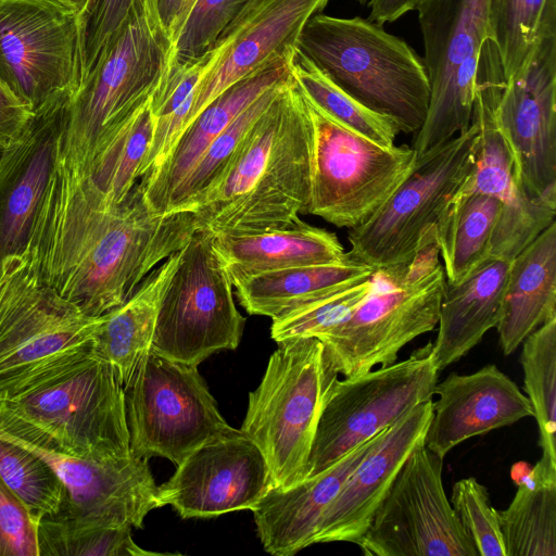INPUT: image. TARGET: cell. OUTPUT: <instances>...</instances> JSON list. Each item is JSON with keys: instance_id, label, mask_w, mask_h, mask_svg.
<instances>
[{"instance_id": "cell-1", "label": "cell", "mask_w": 556, "mask_h": 556, "mask_svg": "<svg viewBox=\"0 0 556 556\" xmlns=\"http://www.w3.org/2000/svg\"><path fill=\"white\" fill-rule=\"evenodd\" d=\"M197 231L193 213H160L138 181L109 203L91 176L54 164L23 250L43 283L90 317L125 302Z\"/></svg>"}, {"instance_id": "cell-2", "label": "cell", "mask_w": 556, "mask_h": 556, "mask_svg": "<svg viewBox=\"0 0 556 556\" xmlns=\"http://www.w3.org/2000/svg\"><path fill=\"white\" fill-rule=\"evenodd\" d=\"M313 125L291 78L216 177L182 211L197 230L241 235L287 228L307 214Z\"/></svg>"}, {"instance_id": "cell-3", "label": "cell", "mask_w": 556, "mask_h": 556, "mask_svg": "<svg viewBox=\"0 0 556 556\" xmlns=\"http://www.w3.org/2000/svg\"><path fill=\"white\" fill-rule=\"evenodd\" d=\"M296 49L330 80L405 134L425 123L431 84L424 59L402 38L361 16L313 15Z\"/></svg>"}, {"instance_id": "cell-4", "label": "cell", "mask_w": 556, "mask_h": 556, "mask_svg": "<svg viewBox=\"0 0 556 556\" xmlns=\"http://www.w3.org/2000/svg\"><path fill=\"white\" fill-rule=\"evenodd\" d=\"M173 42L156 20L129 22L64 110L59 156L79 173L96 167L168 72Z\"/></svg>"}, {"instance_id": "cell-5", "label": "cell", "mask_w": 556, "mask_h": 556, "mask_svg": "<svg viewBox=\"0 0 556 556\" xmlns=\"http://www.w3.org/2000/svg\"><path fill=\"white\" fill-rule=\"evenodd\" d=\"M338 377L329 352L313 337L280 341L270 355L249 394L241 431L265 456L275 488L287 490L306 478L318 419Z\"/></svg>"}, {"instance_id": "cell-6", "label": "cell", "mask_w": 556, "mask_h": 556, "mask_svg": "<svg viewBox=\"0 0 556 556\" xmlns=\"http://www.w3.org/2000/svg\"><path fill=\"white\" fill-rule=\"evenodd\" d=\"M479 132L473 123L451 140L416 155L395 191L364 224L351 228V258L384 276H407L433 228L473 169Z\"/></svg>"}, {"instance_id": "cell-7", "label": "cell", "mask_w": 556, "mask_h": 556, "mask_svg": "<svg viewBox=\"0 0 556 556\" xmlns=\"http://www.w3.org/2000/svg\"><path fill=\"white\" fill-rule=\"evenodd\" d=\"M47 287L25 250L0 261V399L88 353L100 324Z\"/></svg>"}, {"instance_id": "cell-8", "label": "cell", "mask_w": 556, "mask_h": 556, "mask_svg": "<svg viewBox=\"0 0 556 556\" xmlns=\"http://www.w3.org/2000/svg\"><path fill=\"white\" fill-rule=\"evenodd\" d=\"M1 401L70 455L109 460L131 454L124 387L91 349Z\"/></svg>"}, {"instance_id": "cell-9", "label": "cell", "mask_w": 556, "mask_h": 556, "mask_svg": "<svg viewBox=\"0 0 556 556\" xmlns=\"http://www.w3.org/2000/svg\"><path fill=\"white\" fill-rule=\"evenodd\" d=\"M305 101L313 125L307 214L337 227H357L367 222L407 177L416 153L407 144L380 146Z\"/></svg>"}, {"instance_id": "cell-10", "label": "cell", "mask_w": 556, "mask_h": 556, "mask_svg": "<svg viewBox=\"0 0 556 556\" xmlns=\"http://www.w3.org/2000/svg\"><path fill=\"white\" fill-rule=\"evenodd\" d=\"M229 273L214 249V235L197 230L160 302L151 350L198 366L213 353L235 350L245 318L233 301Z\"/></svg>"}, {"instance_id": "cell-11", "label": "cell", "mask_w": 556, "mask_h": 556, "mask_svg": "<svg viewBox=\"0 0 556 556\" xmlns=\"http://www.w3.org/2000/svg\"><path fill=\"white\" fill-rule=\"evenodd\" d=\"M130 451L178 466L205 441L232 432L198 366L150 351L124 387Z\"/></svg>"}, {"instance_id": "cell-12", "label": "cell", "mask_w": 556, "mask_h": 556, "mask_svg": "<svg viewBox=\"0 0 556 556\" xmlns=\"http://www.w3.org/2000/svg\"><path fill=\"white\" fill-rule=\"evenodd\" d=\"M0 80L33 112L81 86L78 9L67 0H0Z\"/></svg>"}, {"instance_id": "cell-13", "label": "cell", "mask_w": 556, "mask_h": 556, "mask_svg": "<svg viewBox=\"0 0 556 556\" xmlns=\"http://www.w3.org/2000/svg\"><path fill=\"white\" fill-rule=\"evenodd\" d=\"M431 351L429 342L404 361L334 381L318 419L306 478L326 470L413 407L432 400L439 370Z\"/></svg>"}, {"instance_id": "cell-14", "label": "cell", "mask_w": 556, "mask_h": 556, "mask_svg": "<svg viewBox=\"0 0 556 556\" xmlns=\"http://www.w3.org/2000/svg\"><path fill=\"white\" fill-rule=\"evenodd\" d=\"M490 0H419L418 13L431 96L412 149L416 155L466 131L471 122L480 50L489 39Z\"/></svg>"}, {"instance_id": "cell-15", "label": "cell", "mask_w": 556, "mask_h": 556, "mask_svg": "<svg viewBox=\"0 0 556 556\" xmlns=\"http://www.w3.org/2000/svg\"><path fill=\"white\" fill-rule=\"evenodd\" d=\"M445 285L440 264L419 276L383 286L376 276L371 291L316 339L345 377L388 366L408 342L438 325Z\"/></svg>"}, {"instance_id": "cell-16", "label": "cell", "mask_w": 556, "mask_h": 556, "mask_svg": "<svg viewBox=\"0 0 556 556\" xmlns=\"http://www.w3.org/2000/svg\"><path fill=\"white\" fill-rule=\"evenodd\" d=\"M443 457L425 444L407 457L356 543L368 556H479L442 482Z\"/></svg>"}, {"instance_id": "cell-17", "label": "cell", "mask_w": 556, "mask_h": 556, "mask_svg": "<svg viewBox=\"0 0 556 556\" xmlns=\"http://www.w3.org/2000/svg\"><path fill=\"white\" fill-rule=\"evenodd\" d=\"M0 435L29 450L55 472L65 489L59 511L104 525L142 528L146 516L162 507L147 458L132 452L109 460L65 453L47 434L13 414L0 400Z\"/></svg>"}, {"instance_id": "cell-18", "label": "cell", "mask_w": 556, "mask_h": 556, "mask_svg": "<svg viewBox=\"0 0 556 556\" xmlns=\"http://www.w3.org/2000/svg\"><path fill=\"white\" fill-rule=\"evenodd\" d=\"M505 81L497 50L488 39L479 54L470 122L479 132L476 162L460 191L483 193L500 201L502 211L490 256L511 261L555 222L556 202L529 198L518 188L513 155L495 118Z\"/></svg>"}, {"instance_id": "cell-19", "label": "cell", "mask_w": 556, "mask_h": 556, "mask_svg": "<svg viewBox=\"0 0 556 556\" xmlns=\"http://www.w3.org/2000/svg\"><path fill=\"white\" fill-rule=\"evenodd\" d=\"M495 118L518 188L529 198L556 202V33L543 36L506 79Z\"/></svg>"}, {"instance_id": "cell-20", "label": "cell", "mask_w": 556, "mask_h": 556, "mask_svg": "<svg viewBox=\"0 0 556 556\" xmlns=\"http://www.w3.org/2000/svg\"><path fill=\"white\" fill-rule=\"evenodd\" d=\"M274 486L265 456L241 429L193 450L159 486L161 506L181 518H210L252 510Z\"/></svg>"}, {"instance_id": "cell-21", "label": "cell", "mask_w": 556, "mask_h": 556, "mask_svg": "<svg viewBox=\"0 0 556 556\" xmlns=\"http://www.w3.org/2000/svg\"><path fill=\"white\" fill-rule=\"evenodd\" d=\"M328 2L262 0L228 28L208 52V67L195 88L187 126L229 86L288 55L306 22Z\"/></svg>"}, {"instance_id": "cell-22", "label": "cell", "mask_w": 556, "mask_h": 556, "mask_svg": "<svg viewBox=\"0 0 556 556\" xmlns=\"http://www.w3.org/2000/svg\"><path fill=\"white\" fill-rule=\"evenodd\" d=\"M431 415L428 400L379 434L323 515L314 544L358 542L401 467L424 444Z\"/></svg>"}, {"instance_id": "cell-23", "label": "cell", "mask_w": 556, "mask_h": 556, "mask_svg": "<svg viewBox=\"0 0 556 556\" xmlns=\"http://www.w3.org/2000/svg\"><path fill=\"white\" fill-rule=\"evenodd\" d=\"M434 394L424 444L443 458L467 439L533 417L526 394L495 365L452 372L437 382Z\"/></svg>"}, {"instance_id": "cell-24", "label": "cell", "mask_w": 556, "mask_h": 556, "mask_svg": "<svg viewBox=\"0 0 556 556\" xmlns=\"http://www.w3.org/2000/svg\"><path fill=\"white\" fill-rule=\"evenodd\" d=\"M68 101L34 112L0 156V261L23 251L35 211L54 164Z\"/></svg>"}, {"instance_id": "cell-25", "label": "cell", "mask_w": 556, "mask_h": 556, "mask_svg": "<svg viewBox=\"0 0 556 556\" xmlns=\"http://www.w3.org/2000/svg\"><path fill=\"white\" fill-rule=\"evenodd\" d=\"M291 52L218 94L184 129L159 168L147 179L139 180L155 211L170 213L179 191L212 141L266 90L291 77Z\"/></svg>"}, {"instance_id": "cell-26", "label": "cell", "mask_w": 556, "mask_h": 556, "mask_svg": "<svg viewBox=\"0 0 556 556\" xmlns=\"http://www.w3.org/2000/svg\"><path fill=\"white\" fill-rule=\"evenodd\" d=\"M381 432L353 448L326 470L287 490L273 486L268 491L251 510L257 535L267 553L292 556L314 544L326 509Z\"/></svg>"}, {"instance_id": "cell-27", "label": "cell", "mask_w": 556, "mask_h": 556, "mask_svg": "<svg viewBox=\"0 0 556 556\" xmlns=\"http://www.w3.org/2000/svg\"><path fill=\"white\" fill-rule=\"evenodd\" d=\"M510 261L489 256L455 285H445L432 357L438 370L458 361L498 321Z\"/></svg>"}, {"instance_id": "cell-28", "label": "cell", "mask_w": 556, "mask_h": 556, "mask_svg": "<svg viewBox=\"0 0 556 556\" xmlns=\"http://www.w3.org/2000/svg\"><path fill=\"white\" fill-rule=\"evenodd\" d=\"M556 317V222L539 233L509 265L495 326L505 355Z\"/></svg>"}, {"instance_id": "cell-29", "label": "cell", "mask_w": 556, "mask_h": 556, "mask_svg": "<svg viewBox=\"0 0 556 556\" xmlns=\"http://www.w3.org/2000/svg\"><path fill=\"white\" fill-rule=\"evenodd\" d=\"M214 249L230 279L296 266L336 263L346 257L336 233L301 219L281 229L214 235Z\"/></svg>"}, {"instance_id": "cell-30", "label": "cell", "mask_w": 556, "mask_h": 556, "mask_svg": "<svg viewBox=\"0 0 556 556\" xmlns=\"http://www.w3.org/2000/svg\"><path fill=\"white\" fill-rule=\"evenodd\" d=\"M180 250L155 267L121 305L101 316L91 352L108 362L125 387L151 351L161 299Z\"/></svg>"}, {"instance_id": "cell-31", "label": "cell", "mask_w": 556, "mask_h": 556, "mask_svg": "<svg viewBox=\"0 0 556 556\" xmlns=\"http://www.w3.org/2000/svg\"><path fill=\"white\" fill-rule=\"evenodd\" d=\"M375 273L346 252L340 262L236 277L231 282L235 295L249 314L274 320Z\"/></svg>"}, {"instance_id": "cell-32", "label": "cell", "mask_w": 556, "mask_h": 556, "mask_svg": "<svg viewBox=\"0 0 556 556\" xmlns=\"http://www.w3.org/2000/svg\"><path fill=\"white\" fill-rule=\"evenodd\" d=\"M510 477L516 494L497 510L505 556H556V465L518 462Z\"/></svg>"}, {"instance_id": "cell-33", "label": "cell", "mask_w": 556, "mask_h": 556, "mask_svg": "<svg viewBox=\"0 0 556 556\" xmlns=\"http://www.w3.org/2000/svg\"><path fill=\"white\" fill-rule=\"evenodd\" d=\"M502 205L491 195L463 192L454 197L433 228L447 285L458 283L490 256Z\"/></svg>"}, {"instance_id": "cell-34", "label": "cell", "mask_w": 556, "mask_h": 556, "mask_svg": "<svg viewBox=\"0 0 556 556\" xmlns=\"http://www.w3.org/2000/svg\"><path fill=\"white\" fill-rule=\"evenodd\" d=\"M129 525H104L58 511L36 520L38 556H152L135 543Z\"/></svg>"}, {"instance_id": "cell-35", "label": "cell", "mask_w": 556, "mask_h": 556, "mask_svg": "<svg viewBox=\"0 0 556 556\" xmlns=\"http://www.w3.org/2000/svg\"><path fill=\"white\" fill-rule=\"evenodd\" d=\"M210 54L190 63H172L150 100L153 131L140 168V177L152 175L163 163L185 129L194 91L208 67Z\"/></svg>"}, {"instance_id": "cell-36", "label": "cell", "mask_w": 556, "mask_h": 556, "mask_svg": "<svg viewBox=\"0 0 556 556\" xmlns=\"http://www.w3.org/2000/svg\"><path fill=\"white\" fill-rule=\"evenodd\" d=\"M289 67L298 88L309 103L342 126L376 143L387 148L394 146L401 132L397 126L338 87L296 47L291 52Z\"/></svg>"}, {"instance_id": "cell-37", "label": "cell", "mask_w": 556, "mask_h": 556, "mask_svg": "<svg viewBox=\"0 0 556 556\" xmlns=\"http://www.w3.org/2000/svg\"><path fill=\"white\" fill-rule=\"evenodd\" d=\"M556 33V0H490L489 40L505 78L526 64L539 40Z\"/></svg>"}, {"instance_id": "cell-38", "label": "cell", "mask_w": 556, "mask_h": 556, "mask_svg": "<svg viewBox=\"0 0 556 556\" xmlns=\"http://www.w3.org/2000/svg\"><path fill=\"white\" fill-rule=\"evenodd\" d=\"M521 344L523 390L539 427L541 457L556 465V317Z\"/></svg>"}, {"instance_id": "cell-39", "label": "cell", "mask_w": 556, "mask_h": 556, "mask_svg": "<svg viewBox=\"0 0 556 556\" xmlns=\"http://www.w3.org/2000/svg\"><path fill=\"white\" fill-rule=\"evenodd\" d=\"M0 477L35 520L58 513L65 489L50 466L29 450L0 435Z\"/></svg>"}, {"instance_id": "cell-40", "label": "cell", "mask_w": 556, "mask_h": 556, "mask_svg": "<svg viewBox=\"0 0 556 556\" xmlns=\"http://www.w3.org/2000/svg\"><path fill=\"white\" fill-rule=\"evenodd\" d=\"M142 17L160 22L155 0H88L79 12L83 83L126 25Z\"/></svg>"}, {"instance_id": "cell-41", "label": "cell", "mask_w": 556, "mask_h": 556, "mask_svg": "<svg viewBox=\"0 0 556 556\" xmlns=\"http://www.w3.org/2000/svg\"><path fill=\"white\" fill-rule=\"evenodd\" d=\"M152 131L149 103L96 167L91 177L109 203L123 201L139 181Z\"/></svg>"}, {"instance_id": "cell-42", "label": "cell", "mask_w": 556, "mask_h": 556, "mask_svg": "<svg viewBox=\"0 0 556 556\" xmlns=\"http://www.w3.org/2000/svg\"><path fill=\"white\" fill-rule=\"evenodd\" d=\"M262 0H195L173 41L172 63L194 62Z\"/></svg>"}, {"instance_id": "cell-43", "label": "cell", "mask_w": 556, "mask_h": 556, "mask_svg": "<svg viewBox=\"0 0 556 556\" xmlns=\"http://www.w3.org/2000/svg\"><path fill=\"white\" fill-rule=\"evenodd\" d=\"M289 79L266 90L212 141L179 191L172 212L182 211L216 179L245 135Z\"/></svg>"}, {"instance_id": "cell-44", "label": "cell", "mask_w": 556, "mask_h": 556, "mask_svg": "<svg viewBox=\"0 0 556 556\" xmlns=\"http://www.w3.org/2000/svg\"><path fill=\"white\" fill-rule=\"evenodd\" d=\"M375 278L376 273L274 319L270 326L271 339L278 343L291 338H316L344 317L371 291Z\"/></svg>"}, {"instance_id": "cell-45", "label": "cell", "mask_w": 556, "mask_h": 556, "mask_svg": "<svg viewBox=\"0 0 556 556\" xmlns=\"http://www.w3.org/2000/svg\"><path fill=\"white\" fill-rule=\"evenodd\" d=\"M450 503L479 556H505L497 509L483 484L473 477L456 481Z\"/></svg>"}, {"instance_id": "cell-46", "label": "cell", "mask_w": 556, "mask_h": 556, "mask_svg": "<svg viewBox=\"0 0 556 556\" xmlns=\"http://www.w3.org/2000/svg\"><path fill=\"white\" fill-rule=\"evenodd\" d=\"M0 556H38L36 520L1 477Z\"/></svg>"}, {"instance_id": "cell-47", "label": "cell", "mask_w": 556, "mask_h": 556, "mask_svg": "<svg viewBox=\"0 0 556 556\" xmlns=\"http://www.w3.org/2000/svg\"><path fill=\"white\" fill-rule=\"evenodd\" d=\"M33 114V110L0 80V150L23 132Z\"/></svg>"}, {"instance_id": "cell-48", "label": "cell", "mask_w": 556, "mask_h": 556, "mask_svg": "<svg viewBox=\"0 0 556 556\" xmlns=\"http://www.w3.org/2000/svg\"><path fill=\"white\" fill-rule=\"evenodd\" d=\"M419 0H368L369 21L383 25L392 23L407 12L414 11Z\"/></svg>"}, {"instance_id": "cell-49", "label": "cell", "mask_w": 556, "mask_h": 556, "mask_svg": "<svg viewBox=\"0 0 556 556\" xmlns=\"http://www.w3.org/2000/svg\"><path fill=\"white\" fill-rule=\"evenodd\" d=\"M184 0H155L160 23L172 42L177 31Z\"/></svg>"}, {"instance_id": "cell-50", "label": "cell", "mask_w": 556, "mask_h": 556, "mask_svg": "<svg viewBox=\"0 0 556 556\" xmlns=\"http://www.w3.org/2000/svg\"><path fill=\"white\" fill-rule=\"evenodd\" d=\"M195 0H184L182 2V8H181V14H180V18H179V22H178V26H177V31L174 36V38L176 37L177 33L179 31L185 18H186V15L188 14L189 10L191 9L192 4L194 3ZM174 41V39H173Z\"/></svg>"}, {"instance_id": "cell-51", "label": "cell", "mask_w": 556, "mask_h": 556, "mask_svg": "<svg viewBox=\"0 0 556 556\" xmlns=\"http://www.w3.org/2000/svg\"><path fill=\"white\" fill-rule=\"evenodd\" d=\"M67 1L73 3L78 9V14L85 8L86 3L88 2V0H67Z\"/></svg>"}, {"instance_id": "cell-52", "label": "cell", "mask_w": 556, "mask_h": 556, "mask_svg": "<svg viewBox=\"0 0 556 556\" xmlns=\"http://www.w3.org/2000/svg\"><path fill=\"white\" fill-rule=\"evenodd\" d=\"M356 2L363 4V5H366L368 0H355Z\"/></svg>"}, {"instance_id": "cell-53", "label": "cell", "mask_w": 556, "mask_h": 556, "mask_svg": "<svg viewBox=\"0 0 556 556\" xmlns=\"http://www.w3.org/2000/svg\"><path fill=\"white\" fill-rule=\"evenodd\" d=\"M1 151H2V150H0V156H1Z\"/></svg>"}]
</instances>
